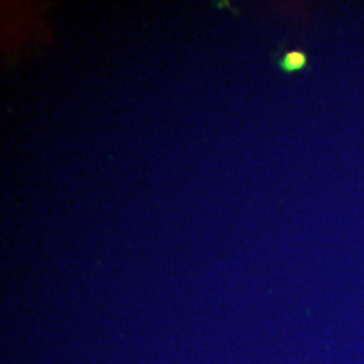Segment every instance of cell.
I'll return each mask as SVG.
<instances>
[{"label":"cell","mask_w":364,"mask_h":364,"mask_svg":"<svg viewBox=\"0 0 364 364\" xmlns=\"http://www.w3.org/2000/svg\"><path fill=\"white\" fill-rule=\"evenodd\" d=\"M308 65V55L302 50H290L287 52L279 60L278 66L285 73L299 72Z\"/></svg>","instance_id":"1"}]
</instances>
